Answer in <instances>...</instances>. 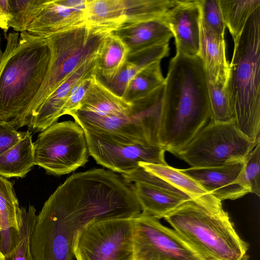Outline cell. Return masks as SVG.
<instances>
[{
	"label": "cell",
	"mask_w": 260,
	"mask_h": 260,
	"mask_svg": "<svg viewBox=\"0 0 260 260\" xmlns=\"http://www.w3.org/2000/svg\"><path fill=\"white\" fill-rule=\"evenodd\" d=\"M211 116L207 79L201 59L176 52L165 78L160 146L171 153L180 150Z\"/></svg>",
	"instance_id": "6da1fadb"
},
{
	"label": "cell",
	"mask_w": 260,
	"mask_h": 260,
	"mask_svg": "<svg viewBox=\"0 0 260 260\" xmlns=\"http://www.w3.org/2000/svg\"><path fill=\"white\" fill-rule=\"evenodd\" d=\"M52 50L46 38L11 32L0 58V120L28 126L32 107L47 76Z\"/></svg>",
	"instance_id": "7a4b0ae2"
},
{
	"label": "cell",
	"mask_w": 260,
	"mask_h": 260,
	"mask_svg": "<svg viewBox=\"0 0 260 260\" xmlns=\"http://www.w3.org/2000/svg\"><path fill=\"white\" fill-rule=\"evenodd\" d=\"M227 84L233 121L254 140L260 129V8L249 17L234 43Z\"/></svg>",
	"instance_id": "3957f363"
},
{
	"label": "cell",
	"mask_w": 260,
	"mask_h": 260,
	"mask_svg": "<svg viewBox=\"0 0 260 260\" xmlns=\"http://www.w3.org/2000/svg\"><path fill=\"white\" fill-rule=\"evenodd\" d=\"M204 260H248V244L228 212L189 200L164 217Z\"/></svg>",
	"instance_id": "277c9868"
},
{
	"label": "cell",
	"mask_w": 260,
	"mask_h": 260,
	"mask_svg": "<svg viewBox=\"0 0 260 260\" xmlns=\"http://www.w3.org/2000/svg\"><path fill=\"white\" fill-rule=\"evenodd\" d=\"M111 32L85 23L46 38L52 50L51 63L34 102L30 120L48 96L68 77L83 63L98 55L104 38Z\"/></svg>",
	"instance_id": "5b68a950"
},
{
	"label": "cell",
	"mask_w": 260,
	"mask_h": 260,
	"mask_svg": "<svg viewBox=\"0 0 260 260\" xmlns=\"http://www.w3.org/2000/svg\"><path fill=\"white\" fill-rule=\"evenodd\" d=\"M258 139L247 137L233 121H210L187 145L172 154L192 167H219L244 161Z\"/></svg>",
	"instance_id": "8992f818"
},
{
	"label": "cell",
	"mask_w": 260,
	"mask_h": 260,
	"mask_svg": "<svg viewBox=\"0 0 260 260\" xmlns=\"http://www.w3.org/2000/svg\"><path fill=\"white\" fill-rule=\"evenodd\" d=\"M34 149L35 165L55 176L83 166L89 156L84 129L71 120L56 122L40 132Z\"/></svg>",
	"instance_id": "52a82bcc"
},
{
	"label": "cell",
	"mask_w": 260,
	"mask_h": 260,
	"mask_svg": "<svg viewBox=\"0 0 260 260\" xmlns=\"http://www.w3.org/2000/svg\"><path fill=\"white\" fill-rule=\"evenodd\" d=\"M133 217L91 221L76 236V260L133 259Z\"/></svg>",
	"instance_id": "ba28073f"
},
{
	"label": "cell",
	"mask_w": 260,
	"mask_h": 260,
	"mask_svg": "<svg viewBox=\"0 0 260 260\" xmlns=\"http://www.w3.org/2000/svg\"><path fill=\"white\" fill-rule=\"evenodd\" d=\"M84 133L89 155L113 172L128 173L139 167L140 162L167 165L166 151L160 146L132 142L107 133Z\"/></svg>",
	"instance_id": "9c48e42d"
},
{
	"label": "cell",
	"mask_w": 260,
	"mask_h": 260,
	"mask_svg": "<svg viewBox=\"0 0 260 260\" xmlns=\"http://www.w3.org/2000/svg\"><path fill=\"white\" fill-rule=\"evenodd\" d=\"M133 220L134 260H204L159 219L141 212Z\"/></svg>",
	"instance_id": "30bf717a"
},
{
	"label": "cell",
	"mask_w": 260,
	"mask_h": 260,
	"mask_svg": "<svg viewBox=\"0 0 260 260\" xmlns=\"http://www.w3.org/2000/svg\"><path fill=\"white\" fill-rule=\"evenodd\" d=\"M128 117L101 116L77 110L70 115L84 131L107 133L132 142L159 145L160 122L153 106H134Z\"/></svg>",
	"instance_id": "8fae6325"
},
{
	"label": "cell",
	"mask_w": 260,
	"mask_h": 260,
	"mask_svg": "<svg viewBox=\"0 0 260 260\" xmlns=\"http://www.w3.org/2000/svg\"><path fill=\"white\" fill-rule=\"evenodd\" d=\"M200 16L198 0H183L177 1L161 19L174 37L177 52L198 56Z\"/></svg>",
	"instance_id": "7c38bea8"
},
{
	"label": "cell",
	"mask_w": 260,
	"mask_h": 260,
	"mask_svg": "<svg viewBox=\"0 0 260 260\" xmlns=\"http://www.w3.org/2000/svg\"><path fill=\"white\" fill-rule=\"evenodd\" d=\"M86 0H48L26 31L46 38L52 34L85 23Z\"/></svg>",
	"instance_id": "4fadbf2b"
},
{
	"label": "cell",
	"mask_w": 260,
	"mask_h": 260,
	"mask_svg": "<svg viewBox=\"0 0 260 260\" xmlns=\"http://www.w3.org/2000/svg\"><path fill=\"white\" fill-rule=\"evenodd\" d=\"M244 164V161L215 167H191L180 170L221 202L236 200L249 193L246 188L236 183Z\"/></svg>",
	"instance_id": "5bb4252c"
},
{
	"label": "cell",
	"mask_w": 260,
	"mask_h": 260,
	"mask_svg": "<svg viewBox=\"0 0 260 260\" xmlns=\"http://www.w3.org/2000/svg\"><path fill=\"white\" fill-rule=\"evenodd\" d=\"M96 56L83 63L46 99L38 109L28 125L29 129L40 132L57 122L62 116V110L72 87L81 80L96 75Z\"/></svg>",
	"instance_id": "9a60e30c"
},
{
	"label": "cell",
	"mask_w": 260,
	"mask_h": 260,
	"mask_svg": "<svg viewBox=\"0 0 260 260\" xmlns=\"http://www.w3.org/2000/svg\"><path fill=\"white\" fill-rule=\"evenodd\" d=\"M224 37L211 31L200 20V48L198 56L201 60L207 79L214 83L227 85L230 63L226 57Z\"/></svg>",
	"instance_id": "2e32d148"
},
{
	"label": "cell",
	"mask_w": 260,
	"mask_h": 260,
	"mask_svg": "<svg viewBox=\"0 0 260 260\" xmlns=\"http://www.w3.org/2000/svg\"><path fill=\"white\" fill-rule=\"evenodd\" d=\"M124 42L128 54L169 43L173 35L161 19L125 23L112 32Z\"/></svg>",
	"instance_id": "e0dca14e"
},
{
	"label": "cell",
	"mask_w": 260,
	"mask_h": 260,
	"mask_svg": "<svg viewBox=\"0 0 260 260\" xmlns=\"http://www.w3.org/2000/svg\"><path fill=\"white\" fill-rule=\"evenodd\" d=\"M78 110L120 117H129L135 112L133 104L113 92L96 76L90 79Z\"/></svg>",
	"instance_id": "ac0fdd59"
},
{
	"label": "cell",
	"mask_w": 260,
	"mask_h": 260,
	"mask_svg": "<svg viewBox=\"0 0 260 260\" xmlns=\"http://www.w3.org/2000/svg\"><path fill=\"white\" fill-rule=\"evenodd\" d=\"M139 166L147 172L165 180L197 203L211 209L223 208L220 201L180 169L168 164L161 165L140 162Z\"/></svg>",
	"instance_id": "d6986e66"
},
{
	"label": "cell",
	"mask_w": 260,
	"mask_h": 260,
	"mask_svg": "<svg viewBox=\"0 0 260 260\" xmlns=\"http://www.w3.org/2000/svg\"><path fill=\"white\" fill-rule=\"evenodd\" d=\"M169 43H166L128 54L115 76L102 83L115 94L122 97L128 83L139 71L153 62L160 61L169 55Z\"/></svg>",
	"instance_id": "ffe728a7"
},
{
	"label": "cell",
	"mask_w": 260,
	"mask_h": 260,
	"mask_svg": "<svg viewBox=\"0 0 260 260\" xmlns=\"http://www.w3.org/2000/svg\"><path fill=\"white\" fill-rule=\"evenodd\" d=\"M133 184L142 212L158 219L191 200L142 182Z\"/></svg>",
	"instance_id": "44dd1931"
},
{
	"label": "cell",
	"mask_w": 260,
	"mask_h": 260,
	"mask_svg": "<svg viewBox=\"0 0 260 260\" xmlns=\"http://www.w3.org/2000/svg\"><path fill=\"white\" fill-rule=\"evenodd\" d=\"M34 166V143L31 133L27 131L23 139L0 155V176L22 178Z\"/></svg>",
	"instance_id": "7402d4cb"
},
{
	"label": "cell",
	"mask_w": 260,
	"mask_h": 260,
	"mask_svg": "<svg viewBox=\"0 0 260 260\" xmlns=\"http://www.w3.org/2000/svg\"><path fill=\"white\" fill-rule=\"evenodd\" d=\"M124 0H86L85 21L88 25L112 32L125 21Z\"/></svg>",
	"instance_id": "603a6c76"
},
{
	"label": "cell",
	"mask_w": 260,
	"mask_h": 260,
	"mask_svg": "<svg viewBox=\"0 0 260 260\" xmlns=\"http://www.w3.org/2000/svg\"><path fill=\"white\" fill-rule=\"evenodd\" d=\"M128 50L117 35L111 32L104 38L96 62V78L103 83L112 80L125 61Z\"/></svg>",
	"instance_id": "cb8c5ba5"
},
{
	"label": "cell",
	"mask_w": 260,
	"mask_h": 260,
	"mask_svg": "<svg viewBox=\"0 0 260 260\" xmlns=\"http://www.w3.org/2000/svg\"><path fill=\"white\" fill-rule=\"evenodd\" d=\"M160 62L148 64L134 77L122 96L126 101L133 104L149 96L164 84Z\"/></svg>",
	"instance_id": "d4e9b609"
},
{
	"label": "cell",
	"mask_w": 260,
	"mask_h": 260,
	"mask_svg": "<svg viewBox=\"0 0 260 260\" xmlns=\"http://www.w3.org/2000/svg\"><path fill=\"white\" fill-rule=\"evenodd\" d=\"M223 19L235 43L251 15L260 8V0H219Z\"/></svg>",
	"instance_id": "484cf974"
},
{
	"label": "cell",
	"mask_w": 260,
	"mask_h": 260,
	"mask_svg": "<svg viewBox=\"0 0 260 260\" xmlns=\"http://www.w3.org/2000/svg\"><path fill=\"white\" fill-rule=\"evenodd\" d=\"M124 2L125 21L123 24H125L161 19L165 13L177 4V1L124 0Z\"/></svg>",
	"instance_id": "4316f807"
},
{
	"label": "cell",
	"mask_w": 260,
	"mask_h": 260,
	"mask_svg": "<svg viewBox=\"0 0 260 260\" xmlns=\"http://www.w3.org/2000/svg\"><path fill=\"white\" fill-rule=\"evenodd\" d=\"M21 219V208L15 193L13 184L6 178L0 176L1 231L13 228L19 233Z\"/></svg>",
	"instance_id": "83f0119b"
},
{
	"label": "cell",
	"mask_w": 260,
	"mask_h": 260,
	"mask_svg": "<svg viewBox=\"0 0 260 260\" xmlns=\"http://www.w3.org/2000/svg\"><path fill=\"white\" fill-rule=\"evenodd\" d=\"M36 209L30 205L27 209L21 208V219L19 240L16 246L5 254V260H34L30 249L31 237L37 217Z\"/></svg>",
	"instance_id": "f1b7e54d"
},
{
	"label": "cell",
	"mask_w": 260,
	"mask_h": 260,
	"mask_svg": "<svg viewBox=\"0 0 260 260\" xmlns=\"http://www.w3.org/2000/svg\"><path fill=\"white\" fill-rule=\"evenodd\" d=\"M48 0H9L10 27L17 32L26 31L28 25L39 16Z\"/></svg>",
	"instance_id": "f546056e"
},
{
	"label": "cell",
	"mask_w": 260,
	"mask_h": 260,
	"mask_svg": "<svg viewBox=\"0 0 260 260\" xmlns=\"http://www.w3.org/2000/svg\"><path fill=\"white\" fill-rule=\"evenodd\" d=\"M211 108L210 121L216 122L233 121L227 85L214 83L207 80Z\"/></svg>",
	"instance_id": "4dcf8cb0"
},
{
	"label": "cell",
	"mask_w": 260,
	"mask_h": 260,
	"mask_svg": "<svg viewBox=\"0 0 260 260\" xmlns=\"http://www.w3.org/2000/svg\"><path fill=\"white\" fill-rule=\"evenodd\" d=\"M260 138L244 160V167L236 183L249 193L260 195Z\"/></svg>",
	"instance_id": "1f68e13d"
},
{
	"label": "cell",
	"mask_w": 260,
	"mask_h": 260,
	"mask_svg": "<svg viewBox=\"0 0 260 260\" xmlns=\"http://www.w3.org/2000/svg\"><path fill=\"white\" fill-rule=\"evenodd\" d=\"M198 2L203 22L214 33L224 37L226 26L219 0H198Z\"/></svg>",
	"instance_id": "d6a6232c"
},
{
	"label": "cell",
	"mask_w": 260,
	"mask_h": 260,
	"mask_svg": "<svg viewBox=\"0 0 260 260\" xmlns=\"http://www.w3.org/2000/svg\"><path fill=\"white\" fill-rule=\"evenodd\" d=\"M91 78L83 79L72 87L68 95L64 105L62 115H70L72 112L79 109Z\"/></svg>",
	"instance_id": "836d02e7"
},
{
	"label": "cell",
	"mask_w": 260,
	"mask_h": 260,
	"mask_svg": "<svg viewBox=\"0 0 260 260\" xmlns=\"http://www.w3.org/2000/svg\"><path fill=\"white\" fill-rule=\"evenodd\" d=\"M25 132H18L10 124L0 120V155L12 147L26 135Z\"/></svg>",
	"instance_id": "e575fe53"
},
{
	"label": "cell",
	"mask_w": 260,
	"mask_h": 260,
	"mask_svg": "<svg viewBox=\"0 0 260 260\" xmlns=\"http://www.w3.org/2000/svg\"><path fill=\"white\" fill-rule=\"evenodd\" d=\"M11 19L9 0H0V28L6 33L10 27Z\"/></svg>",
	"instance_id": "d590c367"
},
{
	"label": "cell",
	"mask_w": 260,
	"mask_h": 260,
	"mask_svg": "<svg viewBox=\"0 0 260 260\" xmlns=\"http://www.w3.org/2000/svg\"><path fill=\"white\" fill-rule=\"evenodd\" d=\"M0 260H5V254L3 253L0 249Z\"/></svg>",
	"instance_id": "8d00e7d4"
},
{
	"label": "cell",
	"mask_w": 260,
	"mask_h": 260,
	"mask_svg": "<svg viewBox=\"0 0 260 260\" xmlns=\"http://www.w3.org/2000/svg\"><path fill=\"white\" fill-rule=\"evenodd\" d=\"M0 41H1V37H0ZM2 54H3V52H2V51L1 49V43H0V58L2 56Z\"/></svg>",
	"instance_id": "74e56055"
},
{
	"label": "cell",
	"mask_w": 260,
	"mask_h": 260,
	"mask_svg": "<svg viewBox=\"0 0 260 260\" xmlns=\"http://www.w3.org/2000/svg\"><path fill=\"white\" fill-rule=\"evenodd\" d=\"M0 231H1V228H0Z\"/></svg>",
	"instance_id": "f35d334b"
},
{
	"label": "cell",
	"mask_w": 260,
	"mask_h": 260,
	"mask_svg": "<svg viewBox=\"0 0 260 260\" xmlns=\"http://www.w3.org/2000/svg\"><path fill=\"white\" fill-rule=\"evenodd\" d=\"M132 260H134V259H132Z\"/></svg>",
	"instance_id": "ab89813d"
}]
</instances>
